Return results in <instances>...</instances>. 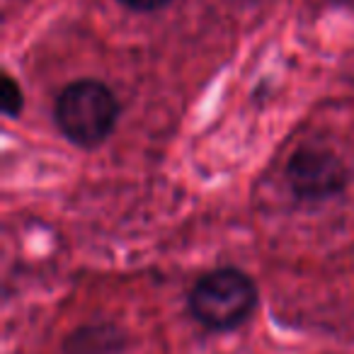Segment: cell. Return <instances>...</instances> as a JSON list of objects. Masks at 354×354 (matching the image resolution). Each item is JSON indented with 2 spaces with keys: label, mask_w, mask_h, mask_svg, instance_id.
<instances>
[{
  "label": "cell",
  "mask_w": 354,
  "mask_h": 354,
  "mask_svg": "<svg viewBox=\"0 0 354 354\" xmlns=\"http://www.w3.org/2000/svg\"><path fill=\"white\" fill-rule=\"evenodd\" d=\"M284 180L301 202H325L347 187V167L328 148L306 146L289 158Z\"/></svg>",
  "instance_id": "3957f363"
},
{
  "label": "cell",
  "mask_w": 354,
  "mask_h": 354,
  "mask_svg": "<svg viewBox=\"0 0 354 354\" xmlns=\"http://www.w3.org/2000/svg\"><path fill=\"white\" fill-rule=\"evenodd\" d=\"M0 107L8 119H15L25 109V93L20 83L10 73H3V85H0Z\"/></svg>",
  "instance_id": "5b68a950"
},
{
  "label": "cell",
  "mask_w": 354,
  "mask_h": 354,
  "mask_svg": "<svg viewBox=\"0 0 354 354\" xmlns=\"http://www.w3.org/2000/svg\"><path fill=\"white\" fill-rule=\"evenodd\" d=\"M187 306L199 325L214 333H228L241 328L257 308V286L245 272L221 267L194 281Z\"/></svg>",
  "instance_id": "7a4b0ae2"
},
{
  "label": "cell",
  "mask_w": 354,
  "mask_h": 354,
  "mask_svg": "<svg viewBox=\"0 0 354 354\" xmlns=\"http://www.w3.org/2000/svg\"><path fill=\"white\" fill-rule=\"evenodd\" d=\"M117 3H122L124 8H129L133 12H156L170 6L172 0H117Z\"/></svg>",
  "instance_id": "8992f818"
},
{
  "label": "cell",
  "mask_w": 354,
  "mask_h": 354,
  "mask_svg": "<svg viewBox=\"0 0 354 354\" xmlns=\"http://www.w3.org/2000/svg\"><path fill=\"white\" fill-rule=\"evenodd\" d=\"M119 119V102L104 83L93 78L73 80L54 102L59 131L78 148H97L112 136Z\"/></svg>",
  "instance_id": "6da1fadb"
},
{
  "label": "cell",
  "mask_w": 354,
  "mask_h": 354,
  "mask_svg": "<svg viewBox=\"0 0 354 354\" xmlns=\"http://www.w3.org/2000/svg\"><path fill=\"white\" fill-rule=\"evenodd\" d=\"M122 339V333L114 325H88L71 335L66 354H119Z\"/></svg>",
  "instance_id": "277c9868"
}]
</instances>
